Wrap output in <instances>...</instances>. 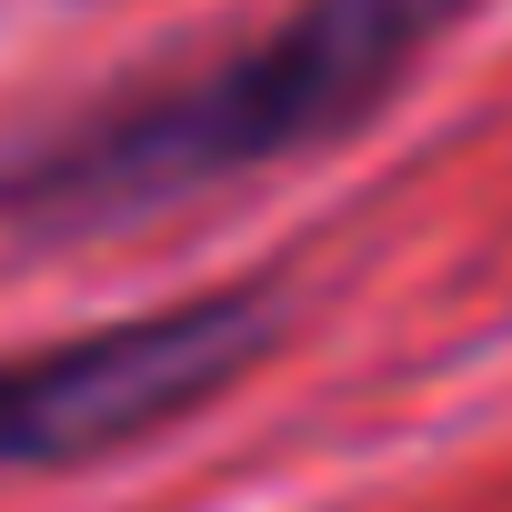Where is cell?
Listing matches in <instances>:
<instances>
[{
	"label": "cell",
	"mask_w": 512,
	"mask_h": 512,
	"mask_svg": "<svg viewBox=\"0 0 512 512\" xmlns=\"http://www.w3.org/2000/svg\"><path fill=\"white\" fill-rule=\"evenodd\" d=\"M472 11V0H292L282 21L231 41L191 81L121 91L61 131L0 151V221L11 231H111L181 191L272 171L292 151H332L382 91Z\"/></svg>",
	"instance_id": "6da1fadb"
},
{
	"label": "cell",
	"mask_w": 512,
	"mask_h": 512,
	"mask_svg": "<svg viewBox=\"0 0 512 512\" xmlns=\"http://www.w3.org/2000/svg\"><path fill=\"white\" fill-rule=\"evenodd\" d=\"M272 332H282L272 292H191L171 312L0 352V472H71V462L171 432L181 412L221 402L262 362Z\"/></svg>",
	"instance_id": "7a4b0ae2"
}]
</instances>
